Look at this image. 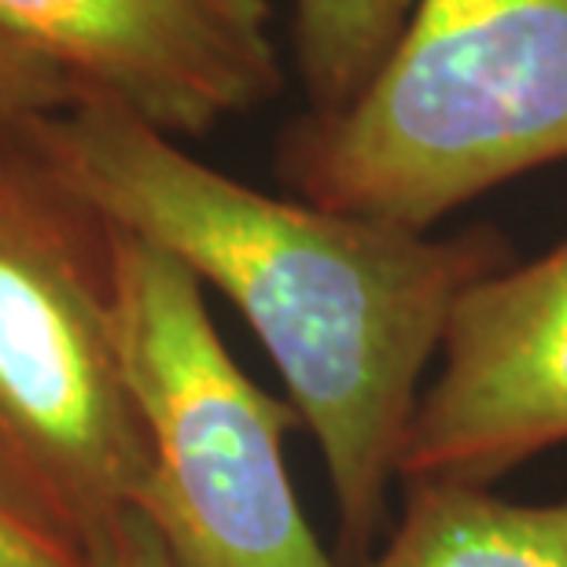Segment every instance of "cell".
Wrapping results in <instances>:
<instances>
[{
  "label": "cell",
  "instance_id": "52a82bcc",
  "mask_svg": "<svg viewBox=\"0 0 567 567\" xmlns=\"http://www.w3.org/2000/svg\"><path fill=\"white\" fill-rule=\"evenodd\" d=\"M380 557L361 567H567V497L508 502L491 486L416 480Z\"/></svg>",
  "mask_w": 567,
  "mask_h": 567
},
{
  "label": "cell",
  "instance_id": "30bf717a",
  "mask_svg": "<svg viewBox=\"0 0 567 567\" xmlns=\"http://www.w3.org/2000/svg\"><path fill=\"white\" fill-rule=\"evenodd\" d=\"M0 567H85L82 560L66 557L63 549L41 542L33 530L16 524L8 513H0Z\"/></svg>",
  "mask_w": 567,
  "mask_h": 567
},
{
  "label": "cell",
  "instance_id": "5b68a950",
  "mask_svg": "<svg viewBox=\"0 0 567 567\" xmlns=\"http://www.w3.org/2000/svg\"><path fill=\"white\" fill-rule=\"evenodd\" d=\"M421 391L399 483L491 486L567 442V240L461 295Z\"/></svg>",
  "mask_w": 567,
  "mask_h": 567
},
{
  "label": "cell",
  "instance_id": "7a4b0ae2",
  "mask_svg": "<svg viewBox=\"0 0 567 567\" xmlns=\"http://www.w3.org/2000/svg\"><path fill=\"white\" fill-rule=\"evenodd\" d=\"M147 472L115 339L111 225L0 141V513L104 567Z\"/></svg>",
  "mask_w": 567,
  "mask_h": 567
},
{
  "label": "cell",
  "instance_id": "3957f363",
  "mask_svg": "<svg viewBox=\"0 0 567 567\" xmlns=\"http://www.w3.org/2000/svg\"><path fill=\"white\" fill-rule=\"evenodd\" d=\"M567 158V0H413L369 85L288 133L299 199L427 233Z\"/></svg>",
  "mask_w": 567,
  "mask_h": 567
},
{
  "label": "cell",
  "instance_id": "8fae6325",
  "mask_svg": "<svg viewBox=\"0 0 567 567\" xmlns=\"http://www.w3.org/2000/svg\"><path fill=\"white\" fill-rule=\"evenodd\" d=\"M104 567H174V560H169V553L155 530L147 527V519L141 513H130Z\"/></svg>",
  "mask_w": 567,
  "mask_h": 567
},
{
  "label": "cell",
  "instance_id": "ba28073f",
  "mask_svg": "<svg viewBox=\"0 0 567 567\" xmlns=\"http://www.w3.org/2000/svg\"><path fill=\"white\" fill-rule=\"evenodd\" d=\"M413 0H291L295 60L310 115L347 107L399 41Z\"/></svg>",
  "mask_w": 567,
  "mask_h": 567
},
{
  "label": "cell",
  "instance_id": "277c9868",
  "mask_svg": "<svg viewBox=\"0 0 567 567\" xmlns=\"http://www.w3.org/2000/svg\"><path fill=\"white\" fill-rule=\"evenodd\" d=\"M115 339L147 472L137 513L174 567H339L295 497L291 402L236 365L196 274L111 229Z\"/></svg>",
  "mask_w": 567,
  "mask_h": 567
},
{
  "label": "cell",
  "instance_id": "9c48e42d",
  "mask_svg": "<svg viewBox=\"0 0 567 567\" xmlns=\"http://www.w3.org/2000/svg\"><path fill=\"white\" fill-rule=\"evenodd\" d=\"M74 100H82V93L71 78L0 33V141L22 137L30 126L71 107Z\"/></svg>",
  "mask_w": 567,
  "mask_h": 567
},
{
  "label": "cell",
  "instance_id": "6da1fadb",
  "mask_svg": "<svg viewBox=\"0 0 567 567\" xmlns=\"http://www.w3.org/2000/svg\"><path fill=\"white\" fill-rule=\"evenodd\" d=\"M27 141L111 229L163 247L244 313L321 446L339 557L365 564L399 483L424 369L461 295L513 266L505 236L468 229L435 240L269 196L93 96L41 118Z\"/></svg>",
  "mask_w": 567,
  "mask_h": 567
},
{
  "label": "cell",
  "instance_id": "8992f818",
  "mask_svg": "<svg viewBox=\"0 0 567 567\" xmlns=\"http://www.w3.org/2000/svg\"><path fill=\"white\" fill-rule=\"evenodd\" d=\"M0 33L174 141L280 89L266 0H0Z\"/></svg>",
  "mask_w": 567,
  "mask_h": 567
}]
</instances>
